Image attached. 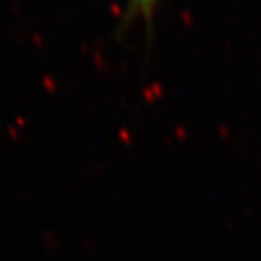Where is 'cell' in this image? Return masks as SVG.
Instances as JSON below:
<instances>
[{
	"instance_id": "6da1fadb",
	"label": "cell",
	"mask_w": 261,
	"mask_h": 261,
	"mask_svg": "<svg viewBox=\"0 0 261 261\" xmlns=\"http://www.w3.org/2000/svg\"><path fill=\"white\" fill-rule=\"evenodd\" d=\"M133 4L140 13H143L145 16H150L156 5V0H133Z\"/></svg>"
}]
</instances>
